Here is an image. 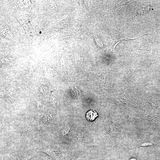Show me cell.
<instances>
[{"mask_svg":"<svg viewBox=\"0 0 160 160\" xmlns=\"http://www.w3.org/2000/svg\"><path fill=\"white\" fill-rule=\"evenodd\" d=\"M36 105L37 108L39 110H42L43 108V105L41 104L39 102H37Z\"/></svg>","mask_w":160,"mask_h":160,"instance_id":"obj_4","label":"cell"},{"mask_svg":"<svg viewBox=\"0 0 160 160\" xmlns=\"http://www.w3.org/2000/svg\"><path fill=\"white\" fill-rule=\"evenodd\" d=\"M98 116L97 113L95 111L90 110L86 113V117L89 121H93Z\"/></svg>","mask_w":160,"mask_h":160,"instance_id":"obj_1","label":"cell"},{"mask_svg":"<svg viewBox=\"0 0 160 160\" xmlns=\"http://www.w3.org/2000/svg\"><path fill=\"white\" fill-rule=\"evenodd\" d=\"M17 2L18 5L22 8L30 7L32 5L29 0H19Z\"/></svg>","mask_w":160,"mask_h":160,"instance_id":"obj_2","label":"cell"},{"mask_svg":"<svg viewBox=\"0 0 160 160\" xmlns=\"http://www.w3.org/2000/svg\"><path fill=\"white\" fill-rule=\"evenodd\" d=\"M2 33L3 35L6 36H7L12 39H14L12 34L11 32L9 30L5 29L4 31H3Z\"/></svg>","mask_w":160,"mask_h":160,"instance_id":"obj_3","label":"cell"}]
</instances>
